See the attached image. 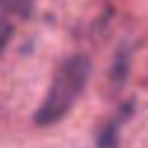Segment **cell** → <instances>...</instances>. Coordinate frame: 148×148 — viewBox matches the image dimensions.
<instances>
[{"instance_id": "7a4b0ae2", "label": "cell", "mask_w": 148, "mask_h": 148, "mask_svg": "<svg viewBox=\"0 0 148 148\" xmlns=\"http://www.w3.org/2000/svg\"><path fill=\"white\" fill-rule=\"evenodd\" d=\"M35 12V0H0V14L14 18H30Z\"/></svg>"}, {"instance_id": "3957f363", "label": "cell", "mask_w": 148, "mask_h": 148, "mask_svg": "<svg viewBox=\"0 0 148 148\" xmlns=\"http://www.w3.org/2000/svg\"><path fill=\"white\" fill-rule=\"evenodd\" d=\"M9 39H12V25H9L5 18H0V53L7 49Z\"/></svg>"}, {"instance_id": "6da1fadb", "label": "cell", "mask_w": 148, "mask_h": 148, "mask_svg": "<svg viewBox=\"0 0 148 148\" xmlns=\"http://www.w3.org/2000/svg\"><path fill=\"white\" fill-rule=\"evenodd\" d=\"M88 79H90V60H88V56L74 53V56L65 58L60 62V67L56 69L42 104L35 111V125L49 127V125L60 123L72 111V106L76 104L81 92L86 90Z\"/></svg>"}]
</instances>
